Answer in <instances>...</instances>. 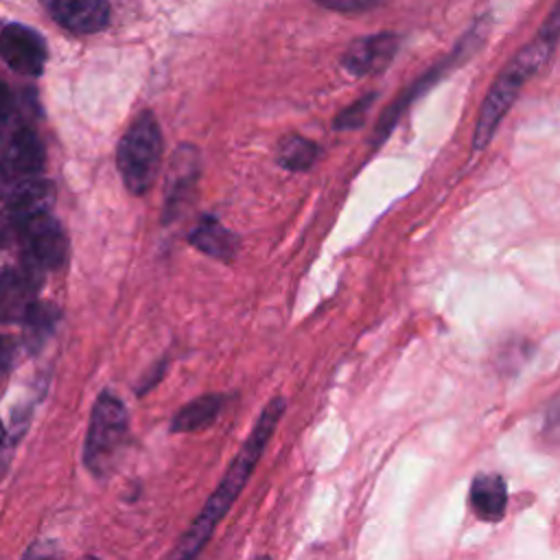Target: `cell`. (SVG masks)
<instances>
[{"mask_svg": "<svg viewBox=\"0 0 560 560\" xmlns=\"http://www.w3.org/2000/svg\"><path fill=\"white\" fill-rule=\"evenodd\" d=\"M540 37H545V39H549V42H558V37H560V0H558V4L551 9V13L547 15V20L542 22V28H540V33H538Z\"/></svg>", "mask_w": 560, "mask_h": 560, "instance_id": "cell-21", "label": "cell"}, {"mask_svg": "<svg viewBox=\"0 0 560 560\" xmlns=\"http://www.w3.org/2000/svg\"><path fill=\"white\" fill-rule=\"evenodd\" d=\"M553 46H556L553 42L538 35L501 72V77L494 81V85L490 88V92L483 101V107H481V114H479V120L475 127V136H472L475 149H483L490 142L497 125L501 122L503 114L510 109V105L518 96L523 83L547 61Z\"/></svg>", "mask_w": 560, "mask_h": 560, "instance_id": "cell-3", "label": "cell"}, {"mask_svg": "<svg viewBox=\"0 0 560 560\" xmlns=\"http://www.w3.org/2000/svg\"><path fill=\"white\" fill-rule=\"evenodd\" d=\"M46 151L39 136L31 127H15L4 140L0 153V168L7 179L20 182L44 171Z\"/></svg>", "mask_w": 560, "mask_h": 560, "instance_id": "cell-8", "label": "cell"}, {"mask_svg": "<svg viewBox=\"0 0 560 560\" xmlns=\"http://www.w3.org/2000/svg\"><path fill=\"white\" fill-rule=\"evenodd\" d=\"M55 203V186L46 177H26L15 182L9 199L7 210L15 225H22L39 214H46L52 210Z\"/></svg>", "mask_w": 560, "mask_h": 560, "instance_id": "cell-11", "label": "cell"}, {"mask_svg": "<svg viewBox=\"0 0 560 560\" xmlns=\"http://www.w3.org/2000/svg\"><path fill=\"white\" fill-rule=\"evenodd\" d=\"M118 173L133 195H144L160 173L162 131L153 112H140L122 133L116 151Z\"/></svg>", "mask_w": 560, "mask_h": 560, "instance_id": "cell-4", "label": "cell"}, {"mask_svg": "<svg viewBox=\"0 0 560 560\" xmlns=\"http://www.w3.org/2000/svg\"><path fill=\"white\" fill-rule=\"evenodd\" d=\"M470 505L483 521H499L508 505V488L499 475H479L470 486Z\"/></svg>", "mask_w": 560, "mask_h": 560, "instance_id": "cell-14", "label": "cell"}, {"mask_svg": "<svg viewBox=\"0 0 560 560\" xmlns=\"http://www.w3.org/2000/svg\"><path fill=\"white\" fill-rule=\"evenodd\" d=\"M37 293V280L33 267L24 271H2L0 273V322H24Z\"/></svg>", "mask_w": 560, "mask_h": 560, "instance_id": "cell-12", "label": "cell"}, {"mask_svg": "<svg viewBox=\"0 0 560 560\" xmlns=\"http://www.w3.org/2000/svg\"><path fill=\"white\" fill-rule=\"evenodd\" d=\"M284 407H287L284 398H273V400L267 402V407L258 416L252 433L247 435L241 451L236 453V457L228 466L221 483L214 488V492L210 494V499L206 501L203 510L192 521L188 532L179 538L175 551L171 553L173 558H192L203 549V545L212 536L217 523L228 514V510L232 508V503L236 501V497L245 488L247 479L252 477L254 466L258 464L267 442L271 440L280 418L284 413Z\"/></svg>", "mask_w": 560, "mask_h": 560, "instance_id": "cell-1", "label": "cell"}, {"mask_svg": "<svg viewBox=\"0 0 560 560\" xmlns=\"http://www.w3.org/2000/svg\"><path fill=\"white\" fill-rule=\"evenodd\" d=\"M0 59L20 74L39 77L48 59L46 39L26 24H7L0 31Z\"/></svg>", "mask_w": 560, "mask_h": 560, "instance_id": "cell-6", "label": "cell"}, {"mask_svg": "<svg viewBox=\"0 0 560 560\" xmlns=\"http://www.w3.org/2000/svg\"><path fill=\"white\" fill-rule=\"evenodd\" d=\"M315 2L339 13H363L378 4V0H315Z\"/></svg>", "mask_w": 560, "mask_h": 560, "instance_id": "cell-18", "label": "cell"}, {"mask_svg": "<svg viewBox=\"0 0 560 560\" xmlns=\"http://www.w3.org/2000/svg\"><path fill=\"white\" fill-rule=\"evenodd\" d=\"M188 241L199 252L221 262H232L238 252L236 234H232L217 217H203L190 232Z\"/></svg>", "mask_w": 560, "mask_h": 560, "instance_id": "cell-13", "label": "cell"}, {"mask_svg": "<svg viewBox=\"0 0 560 560\" xmlns=\"http://www.w3.org/2000/svg\"><path fill=\"white\" fill-rule=\"evenodd\" d=\"M201 171L199 151L192 144H182L171 155L164 184V221L171 223L182 214L186 203L192 199Z\"/></svg>", "mask_w": 560, "mask_h": 560, "instance_id": "cell-7", "label": "cell"}, {"mask_svg": "<svg viewBox=\"0 0 560 560\" xmlns=\"http://www.w3.org/2000/svg\"><path fill=\"white\" fill-rule=\"evenodd\" d=\"M317 153H319V147L313 140L298 133H289L278 142L276 162L291 173H300L315 164Z\"/></svg>", "mask_w": 560, "mask_h": 560, "instance_id": "cell-16", "label": "cell"}, {"mask_svg": "<svg viewBox=\"0 0 560 560\" xmlns=\"http://www.w3.org/2000/svg\"><path fill=\"white\" fill-rule=\"evenodd\" d=\"M15 350H18L15 339L9 335H0V378L9 372V368L15 359Z\"/></svg>", "mask_w": 560, "mask_h": 560, "instance_id": "cell-20", "label": "cell"}, {"mask_svg": "<svg viewBox=\"0 0 560 560\" xmlns=\"http://www.w3.org/2000/svg\"><path fill=\"white\" fill-rule=\"evenodd\" d=\"M372 101H374V94H368V96L354 101L350 107H346V109L335 118V129H354V127L363 125L365 114H368Z\"/></svg>", "mask_w": 560, "mask_h": 560, "instance_id": "cell-17", "label": "cell"}, {"mask_svg": "<svg viewBox=\"0 0 560 560\" xmlns=\"http://www.w3.org/2000/svg\"><path fill=\"white\" fill-rule=\"evenodd\" d=\"M2 442H4V427H2V420H0V446H2Z\"/></svg>", "mask_w": 560, "mask_h": 560, "instance_id": "cell-22", "label": "cell"}, {"mask_svg": "<svg viewBox=\"0 0 560 560\" xmlns=\"http://www.w3.org/2000/svg\"><path fill=\"white\" fill-rule=\"evenodd\" d=\"M396 50H398V37L394 33L368 35L350 44V48L341 57V66L354 77L374 74L389 66Z\"/></svg>", "mask_w": 560, "mask_h": 560, "instance_id": "cell-10", "label": "cell"}, {"mask_svg": "<svg viewBox=\"0 0 560 560\" xmlns=\"http://www.w3.org/2000/svg\"><path fill=\"white\" fill-rule=\"evenodd\" d=\"M13 112H15L13 96H11L9 88L0 81V136H4V131L9 129L11 118H13Z\"/></svg>", "mask_w": 560, "mask_h": 560, "instance_id": "cell-19", "label": "cell"}, {"mask_svg": "<svg viewBox=\"0 0 560 560\" xmlns=\"http://www.w3.org/2000/svg\"><path fill=\"white\" fill-rule=\"evenodd\" d=\"M223 407V396L221 394H203L195 400H190L186 407H182L173 422H171V431L173 433H192V431H201L208 429L219 411Z\"/></svg>", "mask_w": 560, "mask_h": 560, "instance_id": "cell-15", "label": "cell"}, {"mask_svg": "<svg viewBox=\"0 0 560 560\" xmlns=\"http://www.w3.org/2000/svg\"><path fill=\"white\" fill-rule=\"evenodd\" d=\"M20 238L26 249V258L31 267L37 269H57L68 258V236L61 223L52 217V212L39 214L22 225H18Z\"/></svg>", "mask_w": 560, "mask_h": 560, "instance_id": "cell-5", "label": "cell"}, {"mask_svg": "<svg viewBox=\"0 0 560 560\" xmlns=\"http://www.w3.org/2000/svg\"><path fill=\"white\" fill-rule=\"evenodd\" d=\"M48 15L63 28L90 35L103 31L109 22V0H39Z\"/></svg>", "mask_w": 560, "mask_h": 560, "instance_id": "cell-9", "label": "cell"}, {"mask_svg": "<svg viewBox=\"0 0 560 560\" xmlns=\"http://www.w3.org/2000/svg\"><path fill=\"white\" fill-rule=\"evenodd\" d=\"M129 440V413L118 396L101 392L90 413L83 464L94 477H107L120 462Z\"/></svg>", "mask_w": 560, "mask_h": 560, "instance_id": "cell-2", "label": "cell"}]
</instances>
